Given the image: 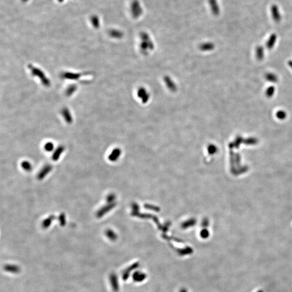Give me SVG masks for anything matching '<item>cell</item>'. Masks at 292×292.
<instances>
[{"mask_svg":"<svg viewBox=\"0 0 292 292\" xmlns=\"http://www.w3.org/2000/svg\"><path fill=\"white\" fill-rule=\"evenodd\" d=\"M271 12L273 20L275 22H278L281 20V16L280 14V10L278 6H276L275 4H273L271 8Z\"/></svg>","mask_w":292,"mask_h":292,"instance_id":"1","label":"cell"},{"mask_svg":"<svg viewBox=\"0 0 292 292\" xmlns=\"http://www.w3.org/2000/svg\"><path fill=\"white\" fill-rule=\"evenodd\" d=\"M139 266V263L138 262H135L132 265H130L123 272V275L122 278L124 281H126L128 279L129 277L130 273L132 272L133 270L136 269Z\"/></svg>","mask_w":292,"mask_h":292,"instance_id":"2","label":"cell"},{"mask_svg":"<svg viewBox=\"0 0 292 292\" xmlns=\"http://www.w3.org/2000/svg\"><path fill=\"white\" fill-rule=\"evenodd\" d=\"M110 282L112 289L115 292H118L119 291V284L118 281L117 275L115 273H112L110 275Z\"/></svg>","mask_w":292,"mask_h":292,"instance_id":"3","label":"cell"},{"mask_svg":"<svg viewBox=\"0 0 292 292\" xmlns=\"http://www.w3.org/2000/svg\"><path fill=\"white\" fill-rule=\"evenodd\" d=\"M52 169H53V166H52L51 165H45L42 168V169L41 170L40 173L37 175V178L40 180H42L43 178H45V177L47 176V175L48 174Z\"/></svg>","mask_w":292,"mask_h":292,"instance_id":"4","label":"cell"},{"mask_svg":"<svg viewBox=\"0 0 292 292\" xmlns=\"http://www.w3.org/2000/svg\"><path fill=\"white\" fill-rule=\"evenodd\" d=\"M4 269L6 272L12 273H19L21 271L20 267L15 264H6L4 266Z\"/></svg>","mask_w":292,"mask_h":292,"instance_id":"5","label":"cell"},{"mask_svg":"<svg viewBox=\"0 0 292 292\" xmlns=\"http://www.w3.org/2000/svg\"><path fill=\"white\" fill-rule=\"evenodd\" d=\"M146 274L140 272H135L133 275V279L134 281L137 282H140L146 279Z\"/></svg>","mask_w":292,"mask_h":292,"instance_id":"6","label":"cell"},{"mask_svg":"<svg viewBox=\"0 0 292 292\" xmlns=\"http://www.w3.org/2000/svg\"><path fill=\"white\" fill-rule=\"evenodd\" d=\"M64 149H65V148L62 146H59L57 148L52 156V159H53V161H56L59 159L61 154L64 151Z\"/></svg>","mask_w":292,"mask_h":292,"instance_id":"7","label":"cell"},{"mask_svg":"<svg viewBox=\"0 0 292 292\" xmlns=\"http://www.w3.org/2000/svg\"><path fill=\"white\" fill-rule=\"evenodd\" d=\"M55 219V216L54 215H50L48 218H46L45 220L42 222V227L44 229L48 228L50 225L52 224V222L54 221V220Z\"/></svg>","mask_w":292,"mask_h":292,"instance_id":"8","label":"cell"},{"mask_svg":"<svg viewBox=\"0 0 292 292\" xmlns=\"http://www.w3.org/2000/svg\"><path fill=\"white\" fill-rule=\"evenodd\" d=\"M276 40V36L275 34H273L270 36L269 39H268L267 42L266 43V47L268 49H271L274 47V45L275 43Z\"/></svg>","mask_w":292,"mask_h":292,"instance_id":"9","label":"cell"},{"mask_svg":"<svg viewBox=\"0 0 292 292\" xmlns=\"http://www.w3.org/2000/svg\"><path fill=\"white\" fill-rule=\"evenodd\" d=\"M111 207L112 206H105V207H102L100 209H99L98 211H97V213H96V216H97V218H101L102 216L105 215V214L108 211H109L110 208H111Z\"/></svg>","mask_w":292,"mask_h":292,"instance_id":"10","label":"cell"},{"mask_svg":"<svg viewBox=\"0 0 292 292\" xmlns=\"http://www.w3.org/2000/svg\"><path fill=\"white\" fill-rule=\"evenodd\" d=\"M211 7L212 8V10L214 14L218 15L219 13V6L217 3L216 0H211L210 1Z\"/></svg>","mask_w":292,"mask_h":292,"instance_id":"11","label":"cell"},{"mask_svg":"<svg viewBox=\"0 0 292 292\" xmlns=\"http://www.w3.org/2000/svg\"><path fill=\"white\" fill-rule=\"evenodd\" d=\"M21 166L24 170L30 171L32 169V166L30 162L27 161H24L21 163Z\"/></svg>","mask_w":292,"mask_h":292,"instance_id":"12","label":"cell"},{"mask_svg":"<svg viewBox=\"0 0 292 292\" xmlns=\"http://www.w3.org/2000/svg\"><path fill=\"white\" fill-rule=\"evenodd\" d=\"M256 57L258 60H261L263 59L264 56V49L262 47H258L256 48Z\"/></svg>","mask_w":292,"mask_h":292,"instance_id":"13","label":"cell"},{"mask_svg":"<svg viewBox=\"0 0 292 292\" xmlns=\"http://www.w3.org/2000/svg\"><path fill=\"white\" fill-rule=\"evenodd\" d=\"M266 79H267V81H270L272 82H276L278 81V77L276 76L275 75L272 74V73L267 74L266 76Z\"/></svg>","mask_w":292,"mask_h":292,"instance_id":"14","label":"cell"},{"mask_svg":"<svg viewBox=\"0 0 292 292\" xmlns=\"http://www.w3.org/2000/svg\"><path fill=\"white\" fill-rule=\"evenodd\" d=\"M105 234H106V236L112 241L115 240L116 239V235H115V234L114 233L113 231H112L111 230H107L105 232Z\"/></svg>","mask_w":292,"mask_h":292,"instance_id":"15","label":"cell"},{"mask_svg":"<svg viewBox=\"0 0 292 292\" xmlns=\"http://www.w3.org/2000/svg\"><path fill=\"white\" fill-rule=\"evenodd\" d=\"M59 220L61 226L62 227L65 226L66 223V219H65V215L64 213H61V214L59 215Z\"/></svg>","mask_w":292,"mask_h":292,"instance_id":"16","label":"cell"},{"mask_svg":"<svg viewBox=\"0 0 292 292\" xmlns=\"http://www.w3.org/2000/svg\"><path fill=\"white\" fill-rule=\"evenodd\" d=\"M91 21H92V22L93 24L94 27L98 28L99 27V20H98V18L97 16L94 15L92 16L91 18Z\"/></svg>","mask_w":292,"mask_h":292,"instance_id":"17","label":"cell"},{"mask_svg":"<svg viewBox=\"0 0 292 292\" xmlns=\"http://www.w3.org/2000/svg\"><path fill=\"white\" fill-rule=\"evenodd\" d=\"M193 252V251L191 248H188V249H183V250H180L178 252V254L180 255V256H185V255H188V254H191V253Z\"/></svg>","mask_w":292,"mask_h":292,"instance_id":"18","label":"cell"},{"mask_svg":"<svg viewBox=\"0 0 292 292\" xmlns=\"http://www.w3.org/2000/svg\"><path fill=\"white\" fill-rule=\"evenodd\" d=\"M274 91H275V88H274V87L271 86V87H269L267 89V90H266V95H267V96L269 97H272V96L274 95Z\"/></svg>","mask_w":292,"mask_h":292,"instance_id":"19","label":"cell"},{"mask_svg":"<svg viewBox=\"0 0 292 292\" xmlns=\"http://www.w3.org/2000/svg\"><path fill=\"white\" fill-rule=\"evenodd\" d=\"M276 116L279 119L283 120L284 118H286V113L284 111L280 110L276 113Z\"/></svg>","mask_w":292,"mask_h":292,"instance_id":"20","label":"cell"},{"mask_svg":"<svg viewBox=\"0 0 292 292\" xmlns=\"http://www.w3.org/2000/svg\"><path fill=\"white\" fill-rule=\"evenodd\" d=\"M45 150L47 152H51L54 149V145L51 142L47 143L45 146Z\"/></svg>","mask_w":292,"mask_h":292,"instance_id":"21","label":"cell"},{"mask_svg":"<svg viewBox=\"0 0 292 292\" xmlns=\"http://www.w3.org/2000/svg\"><path fill=\"white\" fill-rule=\"evenodd\" d=\"M180 292H187V290L186 289H185V288H183V289H181L180 290Z\"/></svg>","mask_w":292,"mask_h":292,"instance_id":"22","label":"cell"},{"mask_svg":"<svg viewBox=\"0 0 292 292\" xmlns=\"http://www.w3.org/2000/svg\"><path fill=\"white\" fill-rule=\"evenodd\" d=\"M288 65H289V66H290V67H291V68H292V61H289V62H288Z\"/></svg>","mask_w":292,"mask_h":292,"instance_id":"23","label":"cell"},{"mask_svg":"<svg viewBox=\"0 0 292 292\" xmlns=\"http://www.w3.org/2000/svg\"><path fill=\"white\" fill-rule=\"evenodd\" d=\"M63 1H64V0H59V1L60 2H63Z\"/></svg>","mask_w":292,"mask_h":292,"instance_id":"24","label":"cell"},{"mask_svg":"<svg viewBox=\"0 0 292 292\" xmlns=\"http://www.w3.org/2000/svg\"><path fill=\"white\" fill-rule=\"evenodd\" d=\"M22 1H23V2H26V1H27L28 0H22Z\"/></svg>","mask_w":292,"mask_h":292,"instance_id":"25","label":"cell"}]
</instances>
